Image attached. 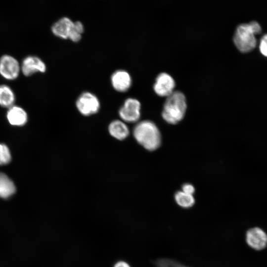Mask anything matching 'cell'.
Masks as SVG:
<instances>
[{"label":"cell","instance_id":"1","mask_svg":"<svg viewBox=\"0 0 267 267\" xmlns=\"http://www.w3.org/2000/svg\"><path fill=\"white\" fill-rule=\"evenodd\" d=\"M133 134L137 142L149 151L156 150L161 144L160 132L152 121L145 120L138 123L134 129Z\"/></svg>","mask_w":267,"mask_h":267},{"label":"cell","instance_id":"2","mask_svg":"<svg viewBox=\"0 0 267 267\" xmlns=\"http://www.w3.org/2000/svg\"><path fill=\"white\" fill-rule=\"evenodd\" d=\"M186 108L184 94L179 91H174L167 97L162 112V117L169 124H177L184 117Z\"/></svg>","mask_w":267,"mask_h":267},{"label":"cell","instance_id":"3","mask_svg":"<svg viewBox=\"0 0 267 267\" xmlns=\"http://www.w3.org/2000/svg\"><path fill=\"white\" fill-rule=\"evenodd\" d=\"M256 35L251 22L238 25L234 32L233 42L241 52L246 53L254 49L257 45Z\"/></svg>","mask_w":267,"mask_h":267},{"label":"cell","instance_id":"4","mask_svg":"<svg viewBox=\"0 0 267 267\" xmlns=\"http://www.w3.org/2000/svg\"><path fill=\"white\" fill-rule=\"evenodd\" d=\"M76 106L81 114L88 116L98 112L100 108V102L96 95L87 91L79 96L76 100Z\"/></svg>","mask_w":267,"mask_h":267},{"label":"cell","instance_id":"5","mask_svg":"<svg viewBox=\"0 0 267 267\" xmlns=\"http://www.w3.org/2000/svg\"><path fill=\"white\" fill-rule=\"evenodd\" d=\"M21 71V65L14 57L4 54L0 58V75L7 80H14L18 78Z\"/></svg>","mask_w":267,"mask_h":267},{"label":"cell","instance_id":"6","mask_svg":"<svg viewBox=\"0 0 267 267\" xmlns=\"http://www.w3.org/2000/svg\"><path fill=\"white\" fill-rule=\"evenodd\" d=\"M141 104L134 98H128L124 102L119 111L122 120L126 122L134 123L137 121L140 116Z\"/></svg>","mask_w":267,"mask_h":267},{"label":"cell","instance_id":"7","mask_svg":"<svg viewBox=\"0 0 267 267\" xmlns=\"http://www.w3.org/2000/svg\"><path fill=\"white\" fill-rule=\"evenodd\" d=\"M245 241L252 249L261 251L267 246V234L261 228L252 227L246 231Z\"/></svg>","mask_w":267,"mask_h":267},{"label":"cell","instance_id":"8","mask_svg":"<svg viewBox=\"0 0 267 267\" xmlns=\"http://www.w3.org/2000/svg\"><path fill=\"white\" fill-rule=\"evenodd\" d=\"M175 85V81L170 75L161 73L156 78L153 89L158 95L167 97L174 91Z\"/></svg>","mask_w":267,"mask_h":267},{"label":"cell","instance_id":"9","mask_svg":"<svg viewBox=\"0 0 267 267\" xmlns=\"http://www.w3.org/2000/svg\"><path fill=\"white\" fill-rule=\"evenodd\" d=\"M46 70L44 62L39 57L28 55L23 60L21 71L26 77H30L38 73H44Z\"/></svg>","mask_w":267,"mask_h":267},{"label":"cell","instance_id":"10","mask_svg":"<svg viewBox=\"0 0 267 267\" xmlns=\"http://www.w3.org/2000/svg\"><path fill=\"white\" fill-rule=\"evenodd\" d=\"M111 82L115 90L119 92H125L130 88L132 80L128 72L124 70H118L112 75Z\"/></svg>","mask_w":267,"mask_h":267},{"label":"cell","instance_id":"11","mask_svg":"<svg viewBox=\"0 0 267 267\" xmlns=\"http://www.w3.org/2000/svg\"><path fill=\"white\" fill-rule=\"evenodd\" d=\"M6 118L10 125L22 126L27 122L28 114L23 108L14 105L8 108Z\"/></svg>","mask_w":267,"mask_h":267},{"label":"cell","instance_id":"12","mask_svg":"<svg viewBox=\"0 0 267 267\" xmlns=\"http://www.w3.org/2000/svg\"><path fill=\"white\" fill-rule=\"evenodd\" d=\"M74 22L69 18L63 17L56 21L51 27L52 33L56 37L68 39Z\"/></svg>","mask_w":267,"mask_h":267},{"label":"cell","instance_id":"13","mask_svg":"<svg viewBox=\"0 0 267 267\" xmlns=\"http://www.w3.org/2000/svg\"><path fill=\"white\" fill-rule=\"evenodd\" d=\"M110 135L118 140L125 139L129 134V130L126 124L120 120H114L108 126Z\"/></svg>","mask_w":267,"mask_h":267},{"label":"cell","instance_id":"14","mask_svg":"<svg viewBox=\"0 0 267 267\" xmlns=\"http://www.w3.org/2000/svg\"><path fill=\"white\" fill-rule=\"evenodd\" d=\"M16 187L5 174L0 172V198H8L14 194Z\"/></svg>","mask_w":267,"mask_h":267},{"label":"cell","instance_id":"15","mask_svg":"<svg viewBox=\"0 0 267 267\" xmlns=\"http://www.w3.org/2000/svg\"><path fill=\"white\" fill-rule=\"evenodd\" d=\"M16 100L12 89L6 85H0V106L8 108L14 105Z\"/></svg>","mask_w":267,"mask_h":267},{"label":"cell","instance_id":"16","mask_svg":"<svg viewBox=\"0 0 267 267\" xmlns=\"http://www.w3.org/2000/svg\"><path fill=\"white\" fill-rule=\"evenodd\" d=\"M175 199L179 206L184 208L192 207L195 203V199L192 195L187 194L181 190L176 193Z\"/></svg>","mask_w":267,"mask_h":267},{"label":"cell","instance_id":"17","mask_svg":"<svg viewBox=\"0 0 267 267\" xmlns=\"http://www.w3.org/2000/svg\"><path fill=\"white\" fill-rule=\"evenodd\" d=\"M84 26L81 22L76 21L74 22L68 39L74 42H79L82 38V34L84 32Z\"/></svg>","mask_w":267,"mask_h":267},{"label":"cell","instance_id":"18","mask_svg":"<svg viewBox=\"0 0 267 267\" xmlns=\"http://www.w3.org/2000/svg\"><path fill=\"white\" fill-rule=\"evenodd\" d=\"M154 264L156 267H189L175 260L167 258L158 259Z\"/></svg>","mask_w":267,"mask_h":267},{"label":"cell","instance_id":"19","mask_svg":"<svg viewBox=\"0 0 267 267\" xmlns=\"http://www.w3.org/2000/svg\"><path fill=\"white\" fill-rule=\"evenodd\" d=\"M11 159L8 147L4 144L0 143V165L8 164Z\"/></svg>","mask_w":267,"mask_h":267},{"label":"cell","instance_id":"20","mask_svg":"<svg viewBox=\"0 0 267 267\" xmlns=\"http://www.w3.org/2000/svg\"><path fill=\"white\" fill-rule=\"evenodd\" d=\"M259 50L262 55L267 57V34L262 37L259 44Z\"/></svg>","mask_w":267,"mask_h":267},{"label":"cell","instance_id":"21","mask_svg":"<svg viewBox=\"0 0 267 267\" xmlns=\"http://www.w3.org/2000/svg\"><path fill=\"white\" fill-rule=\"evenodd\" d=\"M181 191L187 194L193 195L195 192V188L191 184L185 183L182 185Z\"/></svg>","mask_w":267,"mask_h":267},{"label":"cell","instance_id":"22","mask_svg":"<svg viewBox=\"0 0 267 267\" xmlns=\"http://www.w3.org/2000/svg\"><path fill=\"white\" fill-rule=\"evenodd\" d=\"M114 267H131V266L127 263L121 261L116 263Z\"/></svg>","mask_w":267,"mask_h":267}]
</instances>
